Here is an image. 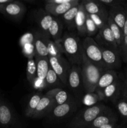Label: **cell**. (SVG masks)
<instances>
[{"mask_svg": "<svg viewBox=\"0 0 127 128\" xmlns=\"http://www.w3.org/2000/svg\"><path fill=\"white\" fill-rule=\"evenodd\" d=\"M82 84L87 93L95 91L100 77L105 70L96 66L87 58L83 52V58L81 64Z\"/></svg>", "mask_w": 127, "mask_h": 128, "instance_id": "6da1fadb", "label": "cell"}, {"mask_svg": "<svg viewBox=\"0 0 127 128\" xmlns=\"http://www.w3.org/2000/svg\"><path fill=\"white\" fill-rule=\"evenodd\" d=\"M64 54L71 65L81 66L83 58V48L80 40L73 33H65L62 38Z\"/></svg>", "mask_w": 127, "mask_h": 128, "instance_id": "7a4b0ae2", "label": "cell"}, {"mask_svg": "<svg viewBox=\"0 0 127 128\" xmlns=\"http://www.w3.org/2000/svg\"><path fill=\"white\" fill-rule=\"evenodd\" d=\"M108 106L102 103L88 106L80 111L68 125L69 128H87L92 121L107 109Z\"/></svg>", "mask_w": 127, "mask_h": 128, "instance_id": "3957f363", "label": "cell"}, {"mask_svg": "<svg viewBox=\"0 0 127 128\" xmlns=\"http://www.w3.org/2000/svg\"><path fill=\"white\" fill-rule=\"evenodd\" d=\"M82 44L83 54L87 58L96 66L105 70L102 61L100 46L94 39L90 37H86L82 41Z\"/></svg>", "mask_w": 127, "mask_h": 128, "instance_id": "277c9868", "label": "cell"}, {"mask_svg": "<svg viewBox=\"0 0 127 128\" xmlns=\"http://www.w3.org/2000/svg\"><path fill=\"white\" fill-rule=\"evenodd\" d=\"M61 88H56L43 94L37 106L32 118H40L49 115L55 107L54 97Z\"/></svg>", "mask_w": 127, "mask_h": 128, "instance_id": "5b68a950", "label": "cell"}, {"mask_svg": "<svg viewBox=\"0 0 127 128\" xmlns=\"http://www.w3.org/2000/svg\"><path fill=\"white\" fill-rule=\"evenodd\" d=\"M100 46L105 70H115L122 66V60L118 50Z\"/></svg>", "mask_w": 127, "mask_h": 128, "instance_id": "8992f818", "label": "cell"}, {"mask_svg": "<svg viewBox=\"0 0 127 128\" xmlns=\"http://www.w3.org/2000/svg\"><path fill=\"white\" fill-rule=\"evenodd\" d=\"M50 66L64 85H67V76L71 67L70 64L63 56L51 57L48 56Z\"/></svg>", "mask_w": 127, "mask_h": 128, "instance_id": "52a82bcc", "label": "cell"}, {"mask_svg": "<svg viewBox=\"0 0 127 128\" xmlns=\"http://www.w3.org/2000/svg\"><path fill=\"white\" fill-rule=\"evenodd\" d=\"M26 11L25 5L21 1H13L0 6V12L14 20H21Z\"/></svg>", "mask_w": 127, "mask_h": 128, "instance_id": "ba28073f", "label": "cell"}, {"mask_svg": "<svg viewBox=\"0 0 127 128\" xmlns=\"http://www.w3.org/2000/svg\"><path fill=\"white\" fill-rule=\"evenodd\" d=\"M122 87L123 81L122 76H119V78L115 82L105 88L98 96L101 101L106 100L115 103L122 96Z\"/></svg>", "mask_w": 127, "mask_h": 128, "instance_id": "9c48e42d", "label": "cell"}, {"mask_svg": "<svg viewBox=\"0 0 127 128\" xmlns=\"http://www.w3.org/2000/svg\"><path fill=\"white\" fill-rule=\"evenodd\" d=\"M94 40L99 46L118 50L114 36L108 23L105 26L98 31V32L95 37Z\"/></svg>", "mask_w": 127, "mask_h": 128, "instance_id": "30bf717a", "label": "cell"}, {"mask_svg": "<svg viewBox=\"0 0 127 128\" xmlns=\"http://www.w3.org/2000/svg\"><path fill=\"white\" fill-rule=\"evenodd\" d=\"M54 16L51 15L43 9H39L35 14V20L39 28V32L45 36L49 37V30Z\"/></svg>", "mask_w": 127, "mask_h": 128, "instance_id": "8fae6325", "label": "cell"}, {"mask_svg": "<svg viewBox=\"0 0 127 128\" xmlns=\"http://www.w3.org/2000/svg\"><path fill=\"white\" fill-rule=\"evenodd\" d=\"M77 106V102L72 100L63 104L55 106L49 115L54 120H62L72 114L76 110Z\"/></svg>", "mask_w": 127, "mask_h": 128, "instance_id": "7c38bea8", "label": "cell"}, {"mask_svg": "<svg viewBox=\"0 0 127 128\" xmlns=\"http://www.w3.org/2000/svg\"><path fill=\"white\" fill-rule=\"evenodd\" d=\"M118 116L111 108L107 107V109L97 116L87 128H98L106 124L117 123Z\"/></svg>", "mask_w": 127, "mask_h": 128, "instance_id": "4fadbf2b", "label": "cell"}, {"mask_svg": "<svg viewBox=\"0 0 127 128\" xmlns=\"http://www.w3.org/2000/svg\"><path fill=\"white\" fill-rule=\"evenodd\" d=\"M67 86L74 92H78L80 90L83 86L80 66L71 65L67 76Z\"/></svg>", "mask_w": 127, "mask_h": 128, "instance_id": "5bb4252c", "label": "cell"}, {"mask_svg": "<svg viewBox=\"0 0 127 128\" xmlns=\"http://www.w3.org/2000/svg\"><path fill=\"white\" fill-rule=\"evenodd\" d=\"M80 2L79 0H68V2L61 4L46 3L44 10L54 17L62 16L70 9L79 4Z\"/></svg>", "mask_w": 127, "mask_h": 128, "instance_id": "9a60e30c", "label": "cell"}, {"mask_svg": "<svg viewBox=\"0 0 127 128\" xmlns=\"http://www.w3.org/2000/svg\"><path fill=\"white\" fill-rule=\"evenodd\" d=\"M81 2L87 14L98 15L108 19L109 16L108 11H107L104 5L99 2L98 0H83Z\"/></svg>", "mask_w": 127, "mask_h": 128, "instance_id": "2e32d148", "label": "cell"}, {"mask_svg": "<svg viewBox=\"0 0 127 128\" xmlns=\"http://www.w3.org/2000/svg\"><path fill=\"white\" fill-rule=\"evenodd\" d=\"M118 78L119 75L115 70H105L100 77L95 92L99 96L105 88L115 82Z\"/></svg>", "mask_w": 127, "mask_h": 128, "instance_id": "e0dca14e", "label": "cell"}, {"mask_svg": "<svg viewBox=\"0 0 127 128\" xmlns=\"http://www.w3.org/2000/svg\"><path fill=\"white\" fill-rule=\"evenodd\" d=\"M35 38L34 41V46L35 56L38 57H48V50H47V41L49 37L45 36L39 31L34 32Z\"/></svg>", "mask_w": 127, "mask_h": 128, "instance_id": "ac0fdd59", "label": "cell"}, {"mask_svg": "<svg viewBox=\"0 0 127 128\" xmlns=\"http://www.w3.org/2000/svg\"><path fill=\"white\" fill-rule=\"evenodd\" d=\"M13 111L9 105L0 102V126L2 128H11L14 122Z\"/></svg>", "mask_w": 127, "mask_h": 128, "instance_id": "d6986e66", "label": "cell"}, {"mask_svg": "<svg viewBox=\"0 0 127 128\" xmlns=\"http://www.w3.org/2000/svg\"><path fill=\"white\" fill-rule=\"evenodd\" d=\"M127 4L116 5L110 8L108 10V15L116 24L123 30L125 22L126 19V10L125 6Z\"/></svg>", "mask_w": 127, "mask_h": 128, "instance_id": "ffe728a7", "label": "cell"}, {"mask_svg": "<svg viewBox=\"0 0 127 128\" xmlns=\"http://www.w3.org/2000/svg\"><path fill=\"white\" fill-rule=\"evenodd\" d=\"M87 12L82 5V2L80 1L79 4V9L76 15L75 21V28L77 29V33L80 36H86V29H85V21Z\"/></svg>", "mask_w": 127, "mask_h": 128, "instance_id": "44dd1931", "label": "cell"}, {"mask_svg": "<svg viewBox=\"0 0 127 128\" xmlns=\"http://www.w3.org/2000/svg\"><path fill=\"white\" fill-rule=\"evenodd\" d=\"M34 60L37 68V77L40 80L44 81L45 78L51 67L49 58L35 56Z\"/></svg>", "mask_w": 127, "mask_h": 128, "instance_id": "7402d4cb", "label": "cell"}, {"mask_svg": "<svg viewBox=\"0 0 127 128\" xmlns=\"http://www.w3.org/2000/svg\"><path fill=\"white\" fill-rule=\"evenodd\" d=\"M47 50L48 56L51 57H61L64 54L62 38L59 40L54 41L49 39L47 41Z\"/></svg>", "mask_w": 127, "mask_h": 128, "instance_id": "603a6c76", "label": "cell"}, {"mask_svg": "<svg viewBox=\"0 0 127 128\" xmlns=\"http://www.w3.org/2000/svg\"><path fill=\"white\" fill-rule=\"evenodd\" d=\"M79 4L70 9L68 11H67L62 16L64 22H65L67 28L69 30H73L75 28V21L76 15L79 9Z\"/></svg>", "mask_w": 127, "mask_h": 128, "instance_id": "cb8c5ba5", "label": "cell"}, {"mask_svg": "<svg viewBox=\"0 0 127 128\" xmlns=\"http://www.w3.org/2000/svg\"><path fill=\"white\" fill-rule=\"evenodd\" d=\"M62 30H63V24L61 20L55 17L49 30L50 37L52 38L54 41L60 40L62 38L61 37H62Z\"/></svg>", "mask_w": 127, "mask_h": 128, "instance_id": "d4e9b609", "label": "cell"}, {"mask_svg": "<svg viewBox=\"0 0 127 128\" xmlns=\"http://www.w3.org/2000/svg\"><path fill=\"white\" fill-rule=\"evenodd\" d=\"M43 94L41 92H37L32 95L29 100V102L25 110V115L26 117L32 118L36 111L37 106L42 98Z\"/></svg>", "mask_w": 127, "mask_h": 128, "instance_id": "484cf974", "label": "cell"}, {"mask_svg": "<svg viewBox=\"0 0 127 128\" xmlns=\"http://www.w3.org/2000/svg\"><path fill=\"white\" fill-rule=\"evenodd\" d=\"M107 23H108V25L109 26L110 28L111 31H112V33H113L114 38L115 40L116 43H117V46H118V50H119L121 45H122V42L123 41V38H124L123 30L121 28H120L116 24L115 22L113 21V20L109 16H108V20H107Z\"/></svg>", "mask_w": 127, "mask_h": 128, "instance_id": "4316f807", "label": "cell"}, {"mask_svg": "<svg viewBox=\"0 0 127 128\" xmlns=\"http://www.w3.org/2000/svg\"><path fill=\"white\" fill-rule=\"evenodd\" d=\"M26 77L27 81L31 84L37 77V68L35 60L34 58L28 59L26 68Z\"/></svg>", "mask_w": 127, "mask_h": 128, "instance_id": "83f0119b", "label": "cell"}, {"mask_svg": "<svg viewBox=\"0 0 127 128\" xmlns=\"http://www.w3.org/2000/svg\"><path fill=\"white\" fill-rule=\"evenodd\" d=\"M59 78L57 76V74L55 73L52 69L50 67L44 80L46 88H56V86L59 84Z\"/></svg>", "mask_w": 127, "mask_h": 128, "instance_id": "f1b7e54d", "label": "cell"}, {"mask_svg": "<svg viewBox=\"0 0 127 128\" xmlns=\"http://www.w3.org/2000/svg\"><path fill=\"white\" fill-rule=\"evenodd\" d=\"M115 106L117 111L125 120H127V98L125 97H120L115 102Z\"/></svg>", "mask_w": 127, "mask_h": 128, "instance_id": "f546056e", "label": "cell"}, {"mask_svg": "<svg viewBox=\"0 0 127 128\" xmlns=\"http://www.w3.org/2000/svg\"><path fill=\"white\" fill-rule=\"evenodd\" d=\"M85 29H86V36L87 37H90L96 36L99 30L93 20L90 18L88 14L87 13L86 16V21H85Z\"/></svg>", "mask_w": 127, "mask_h": 128, "instance_id": "4dcf8cb0", "label": "cell"}, {"mask_svg": "<svg viewBox=\"0 0 127 128\" xmlns=\"http://www.w3.org/2000/svg\"><path fill=\"white\" fill-rule=\"evenodd\" d=\"M70 100H72V99L70 98L68 92L61 88V90L57 92L54 97L55 106L63 104L68 102Z\"/></svg>", "mask_w": 127, "mask_h": 128, "instance_id": "1f68e13d", "label": "cell"}, {"mask_svg": "<svg viewBox=\"0 0 127 128\" xmlns=\"http://www.w3.org/2000/svg\"><path fill=\"white\" fill-rule=\"evenodd\" d=\"M98 101H101L100 98L97 93H87V95L83 98V102L85 105L88 106H93L97 104V102Z\"/></svg>", "mask_w": 127, "mask_h": 128, "instance_id": "d6a6232c", "label": "cell"}, {"mask_svg": "<svg viewBox=\"0 0 127 128\" xmlns=\"http://www.w3.org/2000/svg\"><path fill=\"white\" fill-rule=\"evenodd\" d=\"M35 34L31 32H27L22 35L19 41V44L21 48L27 44H34Z\"/></svg>", "mask_w": 127, "mask_h": 128, "instance_id": "836d02e7", "label": "cell"}, {"mask_svg": "<svg viewBox=\"0 0 127 128\" xmlns=\"http://www.w3.org/2000/svg\"><path fill=\"white\" fill-rule=\"evenodd\" d=\"M90 17V18L93 20L94 23L98 28V30H100L102 28L105 26L107 24V20L108 19H105L102 16H98L95 14H88Z\"/></svg>", "mask_w": 127, "mask_h": 128, "instance_id": "e575fe53", "label": "cell"}, {"mask_svg": "<svg viewBox=\"0 0 127 128\" xmlns=\"http://www.w3.org/2000/svg\"><path fill=\"white\" fill-rule=\"evenodd\" d=\"M22 49L23 54L28 59H32L35 57L36 52L34 44H27L24 45L23 47H22Z\"/></svg>", "mask_w": 127, "mask_h": 128, "instance_id": "d590c367", "label": "cell"}, {"mask_svg": "<svg viewBox=\"0 0 127 128\" xmlns=\"http://www.w3.org/2000/svg\"><path fill=\"white\" fill-rule=\"evenodd\" d=\"M118 50L122 61L127 63V36H124L122 45Z\"/></svg>", "mask_w": 127, "mask_h": 128, "instance_id": "8d00e7d4", "label": "cell"}, {"mask_svg": "<svg viewBox=\"0 0 127 128\" xmlns=\"http://www.w3.org/2000/svg\"><path fill=\"white\" fill-rule=\"evenodd\" d=\"M98 1L102 4L104 5V6H109L110 8L116 6V5L126 4H125L124 1H120V0H98Z\"/></svg>", "mask_w": 127, "mask_h": 128, "instance_id": "74e56055", "label": "cell"}, {"mask_svg": "<svg viewBox=\"0 0 127 128\" xmlns=\"http://www.w3.org/2000/svg\"><path fill=\"white\" fill-rule=\"evenodd\" d=\"M123 81V87H122V92L121 97H125L127 98V68L125 69L124 74L122 76Z\"/></svg>", "mask_w": 127, "mask_h": 128, "instance_id": "f35d334b", "label": "cell"}, {"mask_svg": "<svg viewBox=\"0 0 127 128\" xmlns=\"http://www.w3.org/2000/svg\"><path fill=\"white\" fill-rule=\"evenodd\" d=\"M32 85L35 89H37V90H42L43 89L46 88V84H45L44 81L40 80L37 77H36V79L34 80Z\"/></svg>", "mask_w": 127, "mask_h": 128, "instance_id": "ab89813d", "label": "cell"}, {"mask_svg": "<svg viewBox=\"0 0 127 128\" xmlns=\"http://www.w3.org/2000/svg\"><path fill=\"white\" fill-rule=\"evenodd\" d=\"M98 128H126L123 126H120V125L117 124V123H112L109 124H106L104 125L103 126H101V127Z\"/></svg>", "mask_w": 127, "mask_h": 128, "instance_id": "60d3db41", "label": "cell"}, {"mask_svg": "<svg viewBox=\"0 0 127 128\" xmlns=\"http://www.w3.org/2000/svg\"><path fill=\"white\" fill-rule=\"evenodd\" d=\"M125 10H126V19L125 22L124 27H123V32L124 36H127V4L125 6Z\"/></svg>", "mask_w": 127, "mask_h": 128, "instance_id": "b9f144b4", "label": "cell"}, {"mask_svg": "<svg viewBox=\"0 0 127 128\" xmlns=\"http://www.w3.org/2000/svg\"><path fill=\"white\" fill-rule=\"evenodd\" d=\"M14 0H0V6L10 3V2H12Z\"/></svg>", "mask_w": 127, "mask_h": 128, "instance_id": "7bdbcfd3", "label": "cell"}]
</instances>
